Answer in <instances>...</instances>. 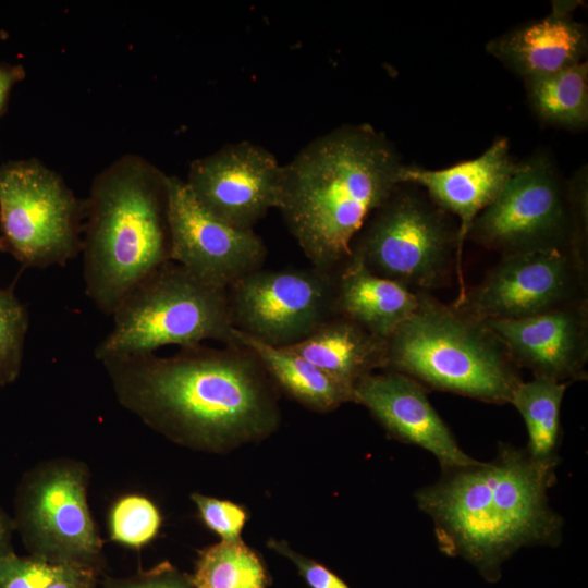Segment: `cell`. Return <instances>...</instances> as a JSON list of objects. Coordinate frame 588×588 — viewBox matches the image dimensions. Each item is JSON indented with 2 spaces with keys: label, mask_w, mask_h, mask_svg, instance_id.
Instances as JSON below:
<instances>
[{
  "label": "cell",
  "mask_w": 588,
  "mask_h": 588,
  "mask_svg": "<svg viewBox=\"0 0 588 588\" xmlns=\"http://www.w3.org/2000/svg\"><path fill=\"white\" fill-rule=\"evenodd\" d=\"M61 566L5 552L0 556V588H47Z\"/></svg>",
  "instance_id": "obj_28"
},
{
  "label": "cell",
  "mask_w": 588,
  "mask_h": 588,
  "mask_svg": "<svg viewBox=\"0 0 588 588\" xmlns=\"http://www.w3.org/2000/svg\"><path fill=\"white\" fill-rule=\"evenodd\" d=\"M125 588H188L185 584L172 579H154L132 584Z\"/></svg>",
  "instance_id": "obj_33"
},
{
  "label": "cell",
  "mask_w": 588,
  "mask_h": 588,
  "mask_svg": "<svg viewBox=\"0 0 588 588\" xmlns=\"http://www.w3.org/2000/svg\"><path fill=\"white\" fill-rule=\"evenodd\" d=\"M284 347L352 388L376 370H384L387 364V340L340 315L326 320L304 340Z\"/></svg>",
  "instance_id": "obj_20"
},
{
  "label": "cell",
  "mask_w": 588,
  "mask_h": 588,
  "mask_svg": "<svg viewBox=\"0 0 588 588\" xmlns=\"http://www.w3.org/2000/svg\"><path fill=\"white\" fill-rule=\"evenodd\" d=\"M567 387V383L534 377L522 381L510 401L527 428L526 451L538 461L558 460L560 413Z\"/></svg>",
  "instance_id": "obj_23"
},
{
  "label": "cell",
  "mask_w": 588,
  "mask_h": 588,
  "mask_svg": "<svg viewBox=\"0 0 588 588\" xmlns=\"http://www.w3.org/2000/svg\"><path fill=\"white\" fill-rule=\"evenodd\" d=\"M518 164L511 156L507 139L498 138L479 157L449 168L430 170L404 164L400 172L401 184L424 188L433 204L458 219L455 264L461 285L458 295L465 291L461 266L469 229L499 196Z\"/></svg>",
  "instance_id": "obj_16"
},
{
  "label": "cell",
  "mask_w": 588,
  "mask_h": 588,
  "mask_svg": "<svg viewBox=\"0 0 588 588\" xmlns=\"http://www.w3.org/2000/svg\"><path fill=\"white\" fill-rule=\"evenodd\" d=\"M565 187L571 217L568 254L580 272L588 277V185L586 168L577 171Z\"/></svg>",
  "instance_id": "obj_27"
},
{
  "label": "cell",
  "mask_w": 588,
  "mask_h": 588,
  "mask_svg": "<svg viewBox=\"0 0 588 588\" xmlns=\"http://www.w3.org/2000/svg\"><path fill=\"white\" fill-rule=\"evenodd\" d=\"M457 225L408 184H400L368 218L351 254L375 274L415 293L449 282L455 269Z\"/></svg>",
  "instance_id": "obj_7"
},
{
  "label": "cell",
  "mask_w": 588,
  "mask_h": 588,
  "mask_svg": "<svg viewBox=\"0 0 588 588\" xmlns=\"http://www.w3.org/2000/svg\"><path fill=\"white\" fill-rule=\"evenodd\" d=\"M335 279L313 266L253 271L228 289L233 327L271 346L295 344L336 315Z\"/></svg>",
  "instance_id": "obj_10"
},
{
  "label": "cell",
  "mask_w": 588,
  "mask_h": 588,
  "mask_svg": "<svg viewBox=\"0 0 588 588\" xmlns=\"http://www.w3.org/2000/svg\"><path fill=\"white\" fill-rule=\"evenodd\" d=\"M424 385L491 404L510 403L519 366L486 323L429 293L387 341L385 369Z\"/></svg>",
  "instance_id": "obj_5"
},
{
  "label": "cell",
  "mask_w": 588,
  "mask_h": 588,
  "mask_svg": "<svg viewBox=\"0 0 588 588\" xmlns=\"http://www.w3.org/2000/svg\"><path fill=\"white\" fill-rule=\"evenodd\" d=\"M354 402L364 405L387 432L430 452L443 471L471 466L467 455L441 419L416 380L382 370L362 378L354 387Z\"/></svg>",
  "instance_id": "obj_14"
},
{
  "label": "cell",
  "mask_w": 588,
  "mask_h": 588,
  "mask_svg": "<svg viewBox=\"0 0 588 588\" xmlns=\"http://www.w3.org/2000/svg\"><path fill=\"white\" fill-rule=\"evenodd\" d=\"M168 219L171 261L212 286L228 290L266 260L267 247L254 230L209 213L174 175H168Z\"/></svg>",
  "instance_id": "obj_12"
},
{
  "label": "cell",
  "mask_w": 588,
  "mask_h": 588,
  "mask_svg": "<svg viewBox=\"0 0 588 588\" xmlns=\"http://www.w3.org/2000/svg\"><path fill=\"white\" fill-rule=\"evenodd\" d=\"M10 535V523L7 517L0 512V556L4 554L7 542Z\"/></svg>",
  "instance_id": "obj_34"
},
{
  "label": "cell",
  "mask_w": 588,
  "mask_h": 588,
  "mask_svg": "<svg viewBox=\"0 0 588 588\" xmlns=\"http://www.w3.org/2000/svg\"><path fill=\"white\" fill-rule=\"evenodd\" d=\"M558 460L538 461L501 443L495 457L443 471L432 486L416 492L419 510L433 522L439 549L470 563L489 583L517 550L558 546L563 520L548 492Z\"/></svg>",
  "instance_id": "obj_2"
},
{
  "label": "cell",
  "mask_w": 588,
  "mask_h": 588,
  "mask_svg": "<svg viewBox=\"0 0 588 588\" xmlns=\"http://www.w3.org/2000/svg\"><path fill=\"white\" fill-rule=\"evenodd\" d=\"M534 112L543 122L569 130L588 124V64L580 62L555 73L526 79Z\"/></svg>",
  "instance_id": "obj_22"
},
{
  "label": "cell",
  "mask_w": 588,
  "mask_h": 588,
  "mask_svg": "<svg viewBox=\"0 0 588 588\" xmlns=\"http://www.w3.org/2000/svg\"><path fill=\"white\" fill-rule=\"evenodd\" d=\"M85 199L37 159L0 164V250L25 268L65 266L82 252Z\"/></svg>",
  "instance_id": "obj_8"
},
{
  "label": "cell",
  "mask_w": 588,
  "mask_h": 588,
  "mask_svg": "<svg viewBox=\"0 0 588 588\" xmlns=\"http://www.w3.org/2000/svg\"><path fill=\"white\" fill-rule=\"evenodd\" d=\"M29 319L13 290L0 287V385L17 378L23 362Z\"/></svg>",
  "instance_id": "obj_25"
},
{
  "label": "cell",
  "mask_w": 588,
  "mask_h": 588,
  "mask_svg": "<svg viewBox=\"0 0 588 588\" xmlns=\"http://www.w3.org/2000/svg\"><path fill=\"white\" fill-rule=\"evenodd\" d=\"M566 187L546 155L519 162L499 196L474 220L468 236L502 256L541 250L568 253Z\"/></svg>",
  "instance_id": "obj_9"
},
{
  "label": "cell",
  "mask_w": 588,
  "mask_h": 588,
  "mask_svg": "<svg viewBox=\"0 0 588 588\" xmlns=\"http://www.w3.org/2000/svg\"><path fill=\"white\" fill-rule=\"evenodd\" d=\"M85 293L112 316L146 278L171 261L168 175L126 154L99 172L85 198Z\"/></svg>",
  "instance_id": "obj_4"
},
{
  "label": "cell",
  "mask_w": 588,
  "mask_h": 588,
  "mask_svg": "<svg viewBox=\"0 0 588 588\" xmlns=\"http://www.w3.org/2000/svg\"><path fill=\"white\" fill-rule=\"evenodd\" d=\"M25 74L26 72L21 64L0 63V115L7 109L12 88L25 77Z\"/></svg>",
  "instance_id": "obj_32"
},
{
  "label": "cell",
  "mask_w": 588,
  "mask_h": 588,
  "mask_svg": "<svg viewBox=\"0 0 588 588\" xmlns=\"http://www.w3.org/2000/svg\"><path fill=\"white\" fill-rule=\"evenodd\" d=\"M587 278L564 250L502 256L453 305L480 320H513L587 301Z\"/></svg>",
  "instance_id": "obj_11"
},
{
  "label": "cell",
  "mask_w": 588,
  "mask_h": 588,
  "mask_svg": "<svg viewBox=\"0 0 588 588\" xmlns=\"http://www.w3.org/2000/svg\"><path fill=\"white\" fill-rule=\"evenodd\" d=\"M101 364L126 407L180 439L223 446L266 436L279 422L273 382L243 345L197 344L170 357L150 353Z\"/></svg>",
  "instance_id": "obj_1"
},
{
  "label": "cell",
  "mask_w": 588,
  "mask_h": 588,
  "mask_svg": "<svg viewBox=\"0 0 588 588\" xmlns=\"http://www.w3.org/2000/svg\"><path fill=\"white\" fill-rule=\"evenodd\" d=\"M404 163L368 124L336 127L283 164L278 209L311 266L335 272L368 218L401 184Z\"/></svg>",
  "instance_id": "obj_3"
},
{
  "label": "cell",
  "mask_w": 588,
  "mask_h": 588,
  "mask_svg": "<svg viewBox=\"0 0 588 588\" xmlns=\"http://www.w3.org/2000/svg\"><path fill=\"white\" fill-rule=\"evenodd\" d=\"M20 506L24 531L39 547L78 558L99 550L79 473L60 469L40 478L28 486Z\"/></svg>",
  "instance_id": "obj_17"
},
{
  "label": "cell",
  "mask_w": 588,
  "mask_h": 588,
  "mask_svg": "<svg viewBox=\"0 0 588 588\" xmlns=\"http://www.w3.org/2000/svg\"><path fill=\"white\" fill-rule=\"evenodd\" d=\"M283 164L262 146L229 144L191 162L184 180L196 201L221 221L254 230L281 197Z\"/></svg>",
  "instance_id": "obj_13"
},
{
  "label": "cell",
  "mask_w": 588,
  "mask_h": 588,
  "mask_svg": "<svg viewBox=\"0 0 588 588\" xmlns=\"http://www.w3.org/2000/svg\"><path fill=\"white\" fill-rule=\"evenodd\" d=\"M272 547L296 565L299 574L310 588H350L340 577L323 565L297 554L284 542H274Z\"/></svg>",
  "instance_id": "obj_30"
},
{
  "label": "cell",
  "mask_w": 588,
  "mask_h": 588,
  "mask_svg": "<svg viewBox=\"0 0 588 588\" xmlns=\"http://www.w3.org/2000/svg\"><path fill=\"white\" fill-rule=\"evenodd\" d=\"M193 500L208 528L224 541L240 540L247 519L246 512L240 505L201 494H193Z\"/></svg>",
  "instance_id": "obj_29"
},
{
  "label": "cell",
  "mask_w": 588,
  "mask_h": 588,
  "mask_svg": "<svg viewBox=\"0 0 588 588\" xmlns=\"http://www.w3.org/2000/svg\"><path fill=\"white\" fill-rule=\"evenodd\" d=\"M234 338L257 356L272 382L304 406L324 413L354 402V388L294 352L265 344L235 329Z\"/></svg>",
  "instance_id": "obj_21"
},
{
  "label": "cell",
  "mask_w": 588,
  "mask_h": 588,
  "mask_svg": "<svg viewBox=\"0 0 588 588\" xmlns=\"http://www.w3.org/2000/svg\"><path fill=\"white\" fill-rule=\"evenodd\" d=\"M418 305V293L372 273L351 254L336 271L335 314L387 340Z\"/></svg>",
  "instance_id": "obj_19"
},
{
  "label": "cell",
  "mask_w": 588,
  "mask_h": 588,
  "mask_svg": "<svg viewBox=\"0 0 588 588\" xmlns=\"http://www.w3.org/2000/svg\"><path fill=\"white\" fill-rule=\"evenodd\" d=\"M112 317V330L94 351L100 363L150 354L167 345L193 346L206 340L238 345L228 290L204 282L174 261L139 283Z\"/></svg>",
  "instance_id": "obj_6"
},
{
  "label": "cell",
  "mask_w": 588,
  "mask_h": 588,
  "mask_svg": "<svg viewBox=\"0 0 588 588\" xmlns=\"http://www.w3.org/2000/svg\"><path fill=\"white\" fill-rule=\"evenodd\" d=\"M577 1H552L551 12L487 44V51L526 79L546 76L583 62L588 34L572 16Z\"/></svg>",
  "instance_id": "obj_18"
},
{
  "label": "cell",
  "mask_w": 588,
  "mask_h": 588,
  "mask_svg": "<svg viewBox=\"0 0 588 588\" xmlns=\"http://www.w3.org/2000/svg\"><path fill=\"white\" fill-rule=\"evenodd\" d=\"M90 583L89 573L74 564L64 563L47 588H91Z\"/></svg>",
  "instance_id": "obj_31"
},
{
  "label": "cell",
  "mask_w": 588,
  "mask_h": 588,
  "mask_svg": "<svg viewBox=\"0 0 588 588\" xmlns=\"http://www.w3.org/2000/svg\"><path fill=\"white\" fill-rule=\"evenodd\" d=\"M195 588H265L258 556L243 541L217 543L201 554L193 577Z\"/></svg>",
  "instance_id": "obj_24"
},
{
  "label": "cell",
  "mask_w": 588,
  "mask_h": 588,
  "mask_svg": "<svg viewBox=\"0 0 588 588\" xmlns=\"http://www.w3.org/2000/svg\"><path fill=\"white\" fill-rule=\"evenodd\" d=\"M515 363L535 378L572 383L587 379L588 302L513 320H486Z\"/></svg>",
  "instance_id": "obj_15"
},
{
  "label": "cell",
  "mask_w": 588,
  "mask_h": 588,
  "mask_svg": "<svg viewBox=\"0 0 588 588\" xmlns=\"http://www.w3.org/2000/svg\"><path fill=\"white\" fill-rule=\"evenodd\" d=\"M160 524L161 517L156 506L139 495L121 499L110 519L112 538L132 547H140L151 540Z\"/></svg>",
  "instance_id": "obj_26"
}]
</instances>
